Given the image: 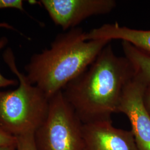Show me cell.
Masks as SVG:
<instances>
[{
    "label": "cell",
    "mask_w": 150,
    "mask_h": 150,
    "mask_svg": "<svg viewBox=\"0 0 150 150\" xmlns=\"http://www.w3.org/2000/svg\"><path fill=\"white\" fill-rule=\"evenodd\" d=\"M85 32L75 27L58 35L50 47L33 54L25 69L31 83L48 98L62 91L90 66L111 41H87Z\"/></svg>",
    "instance_id": "cell-2"
},
{
    "label": "cell",
    "mask_w": 150,
    "mask_h": 150,
    "mask_svg": "<svg viewBox=\"0 0 150 150\" xmlns=\"http://www.w3.org/2000/svg\"><path fill=\"white\" fill-rule=\"evenodd\" d=\"M83 150H139L131 130L117 129L112 121L83 124Z\"/></svg>",
    "instance_id": "cell-7"
},
{
    "label": "cell",
    "mask_w": 150,
    "mask_h": 150,
    "mask_svg": "<svg viewBox=\"0 0 150 150\" xmlns=\"http://www.w3.org/2000/svg\"><path fill=\"white\" fill-rule=\"evenodd\" d=\"M125 56L134 67L136 72L147 84L150 85V56L131 44L122 41Z\"/></svg>",
    "instance_id": "cell-9"
},
{
    "label": "cell",
    "mask_w": 150,
    "mask_h": 150,
    "mask_svg": "<svg viewBox=\"0 0 150 150\" xmlns=\"http://www.w3.org/2000/svg\"><path fill=\"white\" fill-rule=\"evenodd\" d=\"M3 57L18 78V87L0 91V127L15 137L35 134L47 116L50 98L18 70L11 48Z\"/></svg>",
    "instance_id": "cell-3"
},
{
    "label": "cell",
    "mask_w": 150,
    "mask_h": 150,
    "mask_svg": "<svg viewBox=\"0 0 150 150\" xmlns=\"http://www.w3.org/2000/svg\"><path fill=\"white\" fill-rule=\"evenodd\" d=\"M17 139L0 127V146H16Z\"/></svg>",
    "instance_id": "cell-13"
},
{
    "label": "cell",
    "mask_w": 150,
    "mask_h": 150,
    "mask_svg": "<svg viewBox=\"0 0 150 150\" xmlns=\"http://www.w3.org/2000/svg\"><path fill=\"white\" fill-rule=\"evenodd\" d=\"M4 8H15L25 12L23 2L21 0H0V10Z\"/></svg>",
    "instance_id": "cell-12"
},
{
    "label": "cell",
    "mask_w": 150,
    "mask_h": 150,
    "mask_svg": "<svg viewBox=\"0 0 150 150\" xmlns=\"http://www.w3.org/2000/svg\"><path fill=\"white\" fill-rule=\"evenodd\" d=\"M147 83L136 74L123 89L117 113H122L131 125L139 150H150V115L144 96Z\"/></svg>",
    "instance_id": "cell-5"
},
{
    "label": "cell",
    "mask_w": 150,
    "mask_h": 150,
    "mask_svg": "<svg viewBox=\"0 0 150 150\" xmlns=\"http://www.w3.org/2000/svg\"><path fill=\"white\" fill-rule=\"evenodd\" d=\"M83 125L59 91L50 98L47 116L33 136L37 150H83Z\"/></svg>",
    "instance_id": "cell-4"
},
{
    "label": "cell",
    "mask_w": 150,
    "mask_h": 150,
    "mask_svg": "<svg viewBox=\"0 0 150 150\" xmlns=\"http://www.w3.org/2000/svg\"><path fill=\"white\" fill-rule=\"evenodd\" d=\"M0 150H16V146H0Z\"/></svg>",
    "instance_id": "cell-15"
},
{
    "label": "cell",
    "mask_w": 150,
    "mask_h": 150,
    "mask_svg": "<svg viewBox=\"0 0 150 150\" xmlns=\"http://www.w3.org/2000/svg\"><path fill=\"white\" fill-rule=\"evenodd\" d=\"M0 27H5L8 29L14 30L13 27L5 23H0ZM8 43V39L6 37L0 38V51L4 48ZM18 84L17 81L13 79H7L0 72V88L6 87L9 86H16Z\"/></svg>",
    "instance_id": "cell-10"
},
{
    "label": "cell",
    "mask_w": 150,
    "mask_h": 150,
    "mask_svg": "<svg viewBox=\"0 0 150 150\" xmlns=\"http://www.w3.org/2000/svg\"><path fill=\"white\" fill-rule=\"evenodd\" d=\"M136 74L129 59L116 55L108 43L62 92L83 124L112 121L123 89Z\"/></svg>",
    "instance_id": "cell-1"
},
{
    "label": "cell",
    "mask_w": 150,
    "mask_h": 150,
    "mask_svg": "<svg viewBox=\"0 0 150 150\" xmlns=\"http://www.w3.org/2000/svg\"><path fill=\"white\" fill-rule=\"evenodd\" d=\"M87 41L120 40L133 45L150 56V30L145 31L120 26L118 23H106L85 32Z\"/></svg>",
    "instance_id": "cell-8"
},
{
    "label": "cell",
    "mask_w": 150,
    "mask_h": 150,
    "mask_svg": "<svg viewBox=\"0 0 150 150\" xmlns=\"http://www.w3.org/2000/svg\"><path fill=\"white\" fill-rule=\"evenodd\" d=\"M33 136L28 134L17 137L16 150H37Z\"/></svg>",
    "instance_id": "cell-11"
},
{
    "label": "cell",
    "mask_w": 150,
    "mask_h": 150,
    "mask_svg": "<svg viewBox=\"0 0 150 150\" xmlns=\"http://www.w3.org/2000/svg\"><path fill=\"white\" fill-rule=\"evenodd\" d=\"M43 6L54 23L64 31L77 27L91 16L106 15L114 10V0H42Z\"/></svg>",
    "instance_id": "cell-6"
},
{
    "label": "cell",
    "mask_w": 150,
    "mask_h": 150,
    "mask_svg": "<svg viewBox=\"0 0 150 150\" xmlns=\"http://www.w3.org/2000/svg\"><path fill=\"white\" fill-rule=\"evenodd\" d=\"M145 106L150 115V85H147L144 96Z\"/></svg>",
    "instance_id": "cell-14"
}]
</instances>
